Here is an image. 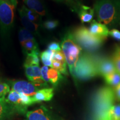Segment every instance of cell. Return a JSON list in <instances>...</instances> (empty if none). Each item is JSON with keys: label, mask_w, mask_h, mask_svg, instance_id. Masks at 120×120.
I'll return each instance as SVG.
<instances>
[{"label": "cell", "mask_w": 120, "mask_h": 120, "mask_svg": "<svg viewBox=\"0 0 120 120\" xmlns=\"http://www.w3.org/2000/svg\"><path fill=\"white\" fill-rule=\"evenodd\" d=\"M47 75L49 79V82H50L51 83L55 86L58 85L60 80L62 79L61 73L53 68L49 69Z\"/></svg>", "instance_id": "21"}, {"label": "cell", "mask_w": 120, "mask_h": 120, "mask_svg": "<svg viewBox=\"0 0 120 120\" xmlns=\"http://www.w3.org/2000/svg\"><path fill=\"white\" fill-rule=\"evenodd\" d=\"M112 120H120V103L114 105L112 112Z\"/></svg>", "instance_id": "31"}, {"label": "cell", "mask_w": 120, "mask_h": 120, "mask_svg": "<svg viewBox=\"0 0 120 120\" xmlns=\"http://www.w3.org/2000/svg\"><path fill=\"white\" fill-rule=\"evenodd\" d=\"M40 51L33 52L32 53L27 54L26 58L24 63V66H39L40 64Z\"/></svg>", "instance_id": "19"}, {"label": "cell", "mask_w": 120, "mask_h": 120, "mask_svg": "<svg viewBox=\"0 0 120 120\" xmlns=\"http://www.w3.org/2000/svg\"><path fill=\"white\" fill-rule=\"evenodd\" d=\"M103 77L107 83L113 87L115 88L120 84V74L117 71L106 75Z\"/></svg>", "instance_id": "20"}, {"label": "cell", "mask_w": 120, "mask_h": 120, "mask_svg": "<svg viewBox=\"0 0 120 120\" xmlns=\"http://www.w3.org/2000/svg\"><path fill=\"white\" fill-rule=\"evenodd\" d=\"M17 113L13 106L6 101L5 96L0 98V120H6Z\"/></svg>", "instance_id": "11"}, {"label": "cell", "mask_w": 120, "mask_h": 120, "mask_svg": "<svg viewBox=\"0 0 120 120\" xmlns=\"http://www.w3.org/2000/svg\"><path fill=\"white\" fill-rule=\"evenodd\" d=\"M58 25V21L57 20H47L43 22V26L45 29L52 30L56 28Z\"/></svg>", "instance_id": "29"}, {"label": "cell", "mask_w": 120, "mask_h": 120, "mask_svg": "<svg viewBox=\"0 0 120 120\" xmlns=\"http://www.w3.org/2000/svg\"><path fill=\"white\" fill-rule=\"evenodd\" d=\"M98 76L96 59L89 54L82 52L76 64L72 77L75 79L87 80Z\"/></svg>", "instance_id": "5"}, {"label": "cell", "mask_w": 120, "mask_h": 120, "mask_svg": "<svg viewBox=\"0 0 120 120\" xmlns=\"http://www.w3.org/2000/svg\"><path fill=\"white\" fill-rule=\"evenodd\" d=\"M115 100L113 88L109 86L99 88L90 97L86 120H112Z\"/></svg>", "instance_id": "1"}, {"label": "cell", "mask_w": 120, "mask_h": 120, "mask_svg": "<svg viewBox=\"0 0 120 120\" xmlns=\"http://www.w3.org/2000/svg\"><path fill=\"white\" fill-rule=\"evenodd\" d=\"M116 71L120 74V46L117 45L112 58Z\"/></svg>", "instance_id": "25"}, {"label": "cell", "mask_w": 120, "mask_h": 120, "mask_svg": "<svg viewBox=\"0 0 120 120\" xmlns=\"http://www.w3.org/2000/svg\"><path fill=\"white\" fill-rule=\"evenodd\" d=\"M94 10L98 22L105 25L114 26L120 19V0H98Z\"/></svg>", "instance_id": "2"}, {"label": "cell", "mask_w": 120, "mask_h": 120, "mask_svg": "<svg viewBox=\"0 0 120 120\" xmlns=\"http://www.w3.org/2000/svg\"><path fill=\"white\" fill-rule=\"evenodd\" d=\"M19 39L21 45L23 44L29 40H34L35 37L32 33L30 32L29 31L27 30L25 28H20L19 32Z\"/></svg>", "instance_id": "23"}, {"label": "cell", "mask_w": 120, "mask_h": 120, "mask_svg": "<svg viewBox=\"0 0 120 120\" xmlns=\"http://www.w3.org/2000/svg\"><path fill=\"white\" fill-rule=\"evenodd\" d=\"M94 13V11L93 8L86 6L81 5L78 13L82 23H88L93 21Z\"/></svg>", "instance_id": "17"}, {"label": "cell", "mask_w": 120, "mask_h": 120, "mask_svg": "<svg viewBox=\"0 0 120 120\" xmlns=\"http://www.w3.org/2000/svg\"><path fill=\"white\" fill-rule=\"evenodd\" d=\"M54 51L47 49L40 53V58L45 66L52 67V60L53 56Z\"/></svg>", "instance_id": "22"}, {"label": "cell", "mask_w": 120, "mask_h": 120, "mask_svg": "<svg viewBox=\"0 0 120 120\" xmlns=\"http://www.w3.org/2000/svg\"><path fill=\"white\" fill-rule=\"evenodd\" d=\"M61 46L69 70L73 76L76 64L82 53V48L76 42L72 34L70 32L64 34Z\"/></svg>", "instance_id": "4"}, {"label": "cell", "mask_w": 120, "mask_h": 120, "mask_svg": "<svg viewBox=\"0 0 120 120\" xmlns=\"http://www.w3.org/2000/svg\"><path fill=\"white\" fill-rule=\"evenodd\" d=\"M10 91V86L7 83H0V98L5 96Z\"/></svg>", "instance_id": "30"}, {"label": "cell", "mask_w": 120, "mask_h": 120, "mask_svg": "<svg viewBox=\"0 0 120 120\" xmlns=\"http://www.w3.org/2000/svg\"><path fill=\"white\" fill-rule=\"evenodd\" d=\"M74 1H75V2H76V3H77V4H79V6H81L82 4H81V2H80V0H74Z\"/></svg>", "instance_id": "36"}, {"label": "cell", "mask_w": 120, "mask_h": 120, "mask_svg": "<svg viewBox=\"0 0 120 120\" xmlns=\"http://www.w3.org/2000/svg\"><path fill=\"white\" fill-rule=\"evenodd\" d=\"M19 13L21 21L23 25L24 28L29 31L34 36L38 34V27L39 25L36 23L32 22L27 17L23 10L21 7L19 9Z\"/></svg>", "instance_id": "12"}, {"label": "cell", "mask_w": 120, "mask_h": 120, "mask_svg": "<svg viewBox=\"0 0 120 120\" xmlns=\"http://www.w3.org/2000/svg\"><path fill=\"white\" fill-rule=\"evenodd\" d=\"M54 95L53 88H45L38 90L32 96L34 103L49 101L51 100Z\"/></svg>", "instance_id": "14"}, {"label": "cell", "mask_w": 120, "mask_h": 120, "mask_svg": "<svg viewBox=\"0 0 120 120\" xmlns=\"http://www.w3.org/2000/svg\"><path fill=\"white\" fill-rule=\"evenodd\" d=\"M21 46L22 51L25 55L32 53L33 52L40 51L38 43L36 39L26 42Z\"/></svg>", "instance_id": "18"}, {"label": "cell", "mask_w": 120, "mask_h": 120, "mask_svg": "<svg viewBox=\"0 0 120 120\" xmlns=\"http://www.w3.org/2000/svg\"><path fill=\"white\" fill-rule=\"evenodd\" d=\"M89 31L93 35L106 38L109 35V29L106 25L94 20L92 21L89 28Z\"/></svg>", "instance_id": "13"}, {"label": "cell", "mask_w": 120, "mask_h": 120, "mask_svg": "<svg viewBox=\"0 0 120 120\" xmlns=\"http://www.w3.org/2000/svg\"><path fill=\"white\" fill-rule=\"evenodd\" d=\"M21 101L22 104L26 107H28L30 105L34 104V102L33 100L32 97L27 95V94H19Z\"/></svg>", "instance_id": "28"}, {"label": "cell", "mask_w": 120, "mask_h": 120, "mask_svg": "<svg viewBox=\"0 0 120 120\" xmlns=\"http://www.w3.org/2000/svg\"><path fill=\"white\" fill-rule=\"evenodd\" d=\"M22 10H23L24 12L27 16V17L30 20L32 21V22H34L38 24V23L39 22L41 21V16H40L38 14H37L36 12L32 11V10L28 9L26 6L23 5L21 7Z\"/></svg>", "instance_id": "24"}, {"label": "cell", "mask_w": 120, "mask_h": 120, "mask_svg": "<svg viewBox=\"0 0 120 120\" xmlns=\"http://www.w3.org/2000/svg\"><path fill=\"white\" fill-rule=\"evenodd\" d=\"M17 4V0H0V34L4 40L13 28Z\"/></svg>", "instance_id": "3"}, {"label": "cell", "mask_w": 120, "mask_h": 120, "mask_svg": "<svg viewBox=\"0 0 120 120\" xmlns=\"http://www.w3.org/2000/svg\"><path fill=\"white\" fill-rule=\"evenodd\" d=\"M49 67H48V66H43L41 68L42 78L43 80L45 82H47V83L49 82V78H48L47 75V72L48 71H49Z\"/></svg>", "instance_id": "32"}, {"label": "cell", "mask_w": 120, "mask_h": 120, "mask_svg": "<svg viewBox=\"0 0 120 120\" xmlns=\"http://www.w3.org/2000/svg\"><path fill=\"white\" fill-rule=\"evenodd\" d=\"M23 1L28 9L36 12L40 16H43L46 15V9L41 0H23Z\"/></svg>", "instance_id": "16"}, {"label": "cell", "mask_w": 120, "mask_h": 120, "mask_svg": "<svg viewBox=\"0 0 120 120\" xmlns=\"http://www.w3.org/2000/svg\"><path fill=\"white\" fill-rule=\"evenodd\" d=\"M6 100L7 102L13 106L17 113H26L27 107H26L22 104L19 93L13 90H10L7 97L6 98Z\"/></svg>", "instance_id": "10"}, {"label": "cell", "mask_w": 120, "mask_h": 120, "mask_svg": "<svg viewBox=\"0 0 120 120\" xmlns=\"http://www.w3.org/2000/svg\"><path fill=\"white\" fill-rule=\"evenodd\" d=\"M75 41L80 46L88 51H94L100 48L106 38L96 36L91 34L85 27L76 28L73 33Z\"/></svg>", "instance_id": "6"}, {"label": "cell", "mask_w": 120, "mask_h": 120, "mask_svg": "<svg viewBox=\"0 0 120 120\" xmlns=\"http://www.w3.org/2000/svg\"><path fill=\"white\" fill-rule=\"evenodd\" d=\"M54 1H56L57 2L64 3L66 5L68 6L69 7H71V10L76 12L79 13V10L81 6H79L76 3L74 0H53Z\"/></svg>", "instance_id": "27"}, {"label": "cell", "mask_w": 120, "mask_h": 120, "mask_svg": "<svg viewBox=\"0 0 120 120\" xmlns=\"http://www.w3.org/2000/svg\"><path fill=\"white\" fill-rule=\"evenodd\" d=\"M7 82L12 90L19 94H23L31 97L34 96L38 90V88L31 82L24 80H8Z\"/></svg>", "instance_id": "7"}, {"label": "cell", "mask_w": 120, "mask_h": 120, "mask_svg": "<svg viewBox=\"0 0 120 120\" xmlns=\"http://www.w3.org/2000/svg\"><path fill=\"white\" fill-rule=\"evenodd\" d=\"M67 63L59 62L55 60H52V68L57 70L61 73L65 75H67Z\"/></svg>", "instance_id": "26"}, {"label": "cell", "mask_w": 120, "mask_h": 120, "mask_svg": "<svg viewBox=\"0 0 120 120\" xmlns=\"http://www.w3.org/2000/svg\"><path fill=\"white\" fill-rule=\"evenodd\" d=\"M48 48L49 49H51V51H53L54 52L58 51H61V47H60V45L57 42H52L49 43Z\"/></svg>", "instance_id": "34"}, {"label": "cell", "mask_w": 120, "mask_h": 120, "mask_svg": "<svg viewBox=\"0 0 120 120\" xmlns=\"http://www.w3.org/2000/svg\"><path fill=\"white\" fill-rule=\"evenodd\" d=\"M114 91H115V96H116V98H117L118 100L120 101V84H119L115 88V89H114Z\"/></svg>", "instance_id": "35"}, {"label": "cell", "mask_w": 120, "mask_h": 120, "mask_svg": "<svg viewBox=\"0 0 120 120\" xmlns=\"http://www.w3.org/2000/svg\"><path fill=\"white\" fill-rule=\"evenodd\" d=\"M26 120H51L47 110L43 106L34 111L27 112Z\"/></svg>", "instance_id": "15"}, {"label": "cell", "mask_w": 120, "mask_h": 120, "mask_svg": "<svg viewBox=\"0 0 120 120\" xmlns=\"http://www.w3.org/2000/svg\"><path fill=\"white\" fill-rule=\"evenodd\" d=\"M96 64L98 76L105 77L106 75L116 71L112 58H111L104 57L98 60L96 59Z\"/></svg>", "instance_id": "9"}, {"label": "cell", "mask_w": 120, "mask_h": 120, "mask_svg": "<svg viewBox=\"0 0 120 120\" xmlns=\"http://www.w3.org/2000/svg\"><path fill=\"white\" fill-rule=\"evenodd\" d=\"M109 35L111 36L115 40L120 41V32L118 30L113 29L109 31Z\"/></svg>", "instance_id": "33"}, {"label": "cell", "mask_w": 120, "mask_h": 120, "mask_svg": "<svg viewBox=\"0 0 120 120\" xmlns=\"http://www.w3.org/2000/svg\"><path fill=\"white\" fill-rule=\"evenodd\" d=\"M25 74L30 82L37 87L48 86L47 82L43 80L41 76V68L39 66H24Z\"/></svg>", "instance_id": "8"}]
</instances>
